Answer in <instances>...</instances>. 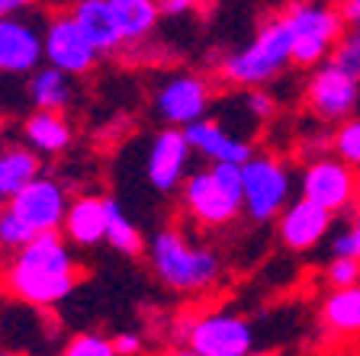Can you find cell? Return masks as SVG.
<instances>
[{
  "mask_svg": "<svg viewBox=\"0 0 360 356\" xmlns=\"http://www.w3.org/2000/svg\"><path fill=\"white\" fill-rule=\"evenodd\" d=\"M148 267L161 286L171 292H206L222 276V260L212 247H200L190 241L184 228H165L145 241Z\"/></svg>",
  "mask_w": 360,
  "mask_h": 356,
  "instance_id": "6da1fadb",
  "label": "cell"
},
{
  "mask_svg": "<svg viewBox=\"0 0 360 356\" xmlns=\"http://www.w3.org/2000/svg\"><path fill=\"white\" fill-rule=\"evenodd\" d=\"M187 216L202 228H225L241 216V164L216 161L190 171L180 183Z\"/></svg>",
  "mask_w": 360,
  "mask_h": 356,
  "instance_id": "7a4b0ae2",
  "label": "cell"
},
{
  "mask_svg": "<svg viewBox=\"0 0 360 356\" xmlns=\"http://www.w3.org/2000/svg\"><path fill=\"white\" fill-rule=\"evenodd\" d=\"M290 26H286L283 13L267 20L257 29V36L251 39L248 45L235 48L232 55H225L222 65H219V74H222L225 84L232 87H264V84L277 81L286 67L292 65L290 61Z\"/></svg>",
  "mask_w": 360,
  "mask_h": 356,
  "instance_id": "3957f363",
  "label": "cell"
},
{
  "mask_svg": "<svg viewBox=\"0 0 360 356\" xmlns=\"http://www.w3.org/2000/svg\"><path fill=\"white\" fill-rule=\"evenodd\" d=\"M290 26V61L302 71H312L315 65L328 61L331 48L345 36V13L341 7H331L325 0H300L283 13Z\"/></svg>",
  "mask_w": 360,
  "mask_h": 356,
  "instance_id": "277c9868",
  "label": "cell"
},
{
  "mask_svg": "<svg viewBox=\"0 0 360 356\" xmlns=\"http://www.w3.org/2000/svg\"><path fill=\"white\" fill-rule=\"evenodd\" d=\"M292 186L296 183L286 161L270 151H251L241 164V216L255 225L274 222L292 199Z\"/></svg>",
  "mask_w": 360,
  "mask_h": 356,
  "instance_id": "5b68a950",
  "label": "cell"
},
{
  "mask_svg": "<svg viewBox=\"0 0 360 356\" xmlns=\"http://www.w3.org/2000/svg\"><path fill=\"white\" fill-rule=\"evenodd\" d=\"M177 341L193 356H248L257 347L255 324L229 312H206L187 318L177 331Z\"/></svg>",
  "mask_w": 360,
  "mask_h": 356,
  "instance_id": "8992f818",
  "label": "cell"
},
{
  "mask_svg": "<svg viewBox=\"0 0 360 356\" xmlns=\"http://www.w3.org/2000/svg\"><path fill=\"white\" fill-rule=\"evenodd\" d=\"M300 196L319 202L322 209L341 216V212H351L354 202L360 199V173L357 167L345 164L341 157L319 154L302 167L300 173Z\"/></svg>",
  "mask_w": 360,
  "mask_h": 356,
  "instance_id": "52a82bcc",
  "label": "cell"
},
{
  "mask_svg": "<svg viewBox=\"0 0 360 356\" xmlns=\"http://www.w3.org/2000/svg\"><path fill=\"white\" fill-rule=\"evenodd\" d=\"M306 97L315 119L341 122V119L354 116V110L360 106V81L347 71H341L335 61H322V65L312 67Z\"/></svg>",
  "mask_w": 360,
  "mask_h": 356,
  "instance_id": "ba28073f",
  "label": "cell"
},
{
  "mask_svg": "<svg viewBox=\"0 0 360 356\" xmlns=\"http://www.w3.org/2000/svg\"><path fill=\"white\" fill-rule=\"evenodd\" d=\"M42 45H45V61L61 67L71 77L90 74L100 61V52L90 45V39L81 32L71 13H55L45 20L42 29Z\"/></svg>",
  "mask_w": 360,
  "mask_h": 356,
  "instance_id": "9c48e42d",
  "label": "cell"
},
{
  "mask_svg": "<svg viewBox=\"0 0 360 356\" xmlns=\"http://www.w3.org/2000/svg\"><path fill=\"white\" fill-rule=\"evenodd\" d=\"M193 148L180 126H167L151 138L148 157H145V180L155 193H177L180 183L190 173Z\"/></svg>",
  "mask_w": 360,
  "mask_h": 356,
  "instance_id": "30bf717a",
  "label": "cell"
},
{
  "mask_svg": "<svg viewBox=\"0 0 360 356\" xmlns=\"http://www.w3.org/2000/svg\"><path fill=\"white\" fill-rule=\"evenodd\" d=\"M68 190L58 183L55 177H32L30 183L16 190L7 199V209H13L22 222L30 225L32 231H61V222H65L68 212Z\"/></svg>",
  "mask_w": 360,
  "mask_h": 356,
  "instance_id": "8fae6325",
  "label": "cell"
},
{
  "mask_svg": "<svg viewBox=\"0 0 360 356\" xmlns=\"http://www.w3.org/2000/svg\"><path fill=\"white\" fill-rule=\"evenodd\" d=\"M42 29L36 20L22 13L0 16V74H32L45 61Z\"/></svg>",
  "mask_w": 360,
  "mask_h": 356,
  "instance_id": "7c38bea8",
  "label": "cell"
},
{
  "mask_svg": "<svg viewBox=\"0 0 360 356\" xmlns=\"http://www.w3.org/2000/svg\"><path fill=\"white\" fill-rule=\"evenodd\" d=\"M212 87L196 74H174L167 77L155 93V112L167 126H190L196 119L210 116Z\"/></svg>",
  "mask_w": 360,
  "mask_h": 356,
  "instance_id": "4fadbf2b",
  "label": "cell"
},
{
  "mask_svg": "<svg viewBox=\"0 0 360 356\" xmlns=\"http://www.w3.org/2000/svg\"><path fill=\"white\" fill-rule=\"evenodd\" d=\"M331 225H335V212H328L319 202L300 196V199L286 202L283 212L277 216V237L283 247H290L296 253H306L331 235Z\"/></svg>",
  "mask_w": 360,
  "mask_h": 356,
  "instance_id": "5bb4252c",
  "label": "cell"
},
{
  "mask_svg": "<svg viewBox=\"0 0 360 356\" xmlns=\"http://www.w3.org/2000/svg\"><path fill=\"white\" fill-rule=\"evenodd\" d=\"M4 286L20 302L36 305V308H52L75 292L77 273H45V270H32L10 260L4 270Z\"/></svg>",
  "mask_w": 360,
  "mask_h": 356,
  "instance_id": "9a60e30c",
  "label": "cell"
},
{
  "mask_svg": "<svg viewBox=\"0 0 360 356\" xmlns=\"http://www.w3.org/2000/svg\"><path fill=\"white\" fill-rule=\"evenodd\" d=\"M184 135H187L193 154L206 157L210 164H216V161L245 164L248 157H251V151H255L248 138H241V135L232 132L225 122L210 119V116H202V119H196V122H190V126H184Z\"/></svg>",
  "mask_w": 360,
  "mask_h": 356,
  "instance_id": "2e32d148",
  "label": "cell"
},
{
  "mask_svg": "<svg viewBox=\"0 0 360 356\" xmlns=\"http://www.w3.org/2000/svg\"><path fill=\"white\" fill-rule=\"evenodd\" d=\"M68 13L75 16L81 32L90 39V45L100 55H116L126 48V39H122L120 26H116L110 0H75Z\"/></svg>",
  "mask_w": 360,
  "mask_h": 356,
  "instance_id": "e0dca14e",
  "label": "cell"
},
{
  "mask_svg": "<svg viewBox=\"0 0 360 356\" xmlns=\"http://www.w3.org/2000/svg\"><path fill=\"white\" fill-rule=\"evenodd\" d=\"M61 235L71 247H97L106 241V196H77L68 202Z\"/></svg>",
  "mask_w": 360,
  "mask_h": 356,
  "instance_id": "ac0fdd59",
  "label": "cell"
},
{
  "mask_svg": "<svg viewBox=\"0 0 360 356\" xmlns=\"http://www.w3.org/2000/svg\"><path fill=\"white\" fill-rule=\"evenodd\" d=\"M319 321L331 341H360V282L331 289L319 308Z\"/></svg>",
  "mask_w": 360,
  "mask_h": 356,
  "instance_id": "d6986e66",
  "label": "cell"
},
{
  "mask_svg": "<svg viewBox=\"0 0 360 356\" xmlns=\"http://www.w3.org/2000/svg\"><path fill=\"white\" fill-rule=\"evenodd\" d=\"M22 138L32 151H39L42 157H55L61 151L71 148L75 141V128L65 119V112L58 110H36L26 116L22 122Z\"/></svg>",
  "mask_w": 360,
  "mask_h": 356,
  "instance_id": "ffe728a7",
  "label": "cell"
},
{
  "mask_svg": "<svg viewBox=\"0 0 360 356\" xmlns=\"http://www.w3.org/2000/svg\"><path fill=\"white\" fill-rule=\"evenodd\" d=\"M16 263L32 270H45V273H77L75 253H71V241L58 231H39L26 247L13 253Z\"/></svg>",
  "mask_w": 360,
  "mask_h": 356,
  "instance_id": "44dd1931",
  "label": "cell"
},
{
  "mask_svg": "<svg viewBox=\"0 0 360 356\" xmlns=\"http://www.w3.org/2000/svg\"><path fill=\"white\" fill-rule=\"evenodd\" d=\"M26 93H30V103L36 106V110L65 112L68 106H71V100H75V84H71V74H65L61 67L42 61L30 74V90H26Z\"/></svg>",
  "mask_w": 360,
  "mask_h": 356,
  "instance_id": "7402d4cb",
  "label": "cell"
},
{
  "mask_svg": "<svg viewBox=\"0 0 360 356\" xmlns=\"http://www.w3.org/2000/svg\"><path fill=\"white\" fill-rule=\"evenodd\" d=\"M39 173H42V154L32 151L30 145L0 148V196L4 199H10L16 190H22Z\"/></svg>",
  "mask_w": 360,
  "mask_h": 356,
  "instance_id": "603a6c76",
  "label": "cell"
},
{
  "mask_svg": "<svg viewBox=\"0 0 360 356\" xmlns=\"http://www.w3.org/2000/svg\"><path fill=\"white\" fill-rule=\"evenodd\" d=\"M116 26H120L126 45L145 42L155 32L158 20H161V7L158 0H110Z\"/></svg>",
  "mask_w": 360,
  "mask_h": 356,
  "instance_id": "cb8c5ba5",
  "label": "cell"
},
{
  "mask_svg": "<svg viewBox=\"0 0 360 356\" xmlns=\"http://www.w3.org/2000/svg\"><path fill=\"white\" fill-rule=\"evenodd\" d=\"M106 244L112 251L126 253V257H139L145 253V237L135 228V222L120 209V202L106 199Z\"/></svg>",
  "mask_w": 360,
  "mask_h": 356,
  "instance_id": "d4e9b609",
  "label": "cell"
},
{
  "mask_svg": "<svg viewBox=\"0 0 360 356\" xmlns=\"http://www.w3.org/2000/svg\"><path fill=\"white\" fill-rule=\"evenodd\" d=\"M331 154L360 171V116H347V119H341V122H335Z\"/></svg>",
  "mask_w": 360,
  "mask_h": 356,
  "instance_id": "484cf974",
  "label": "cell"
},
{
  "mask_svg": "<svg viewBox=\"0 0 360 356\" xmlns=\"http://www.w3.org/2000/svg\"><path fill=\"white\" fill-rule=\"evenodd\" d=\"M32 237H36V231L22 222L13 209H7V206L0 209V247H4V251L16 253L20 247L30 244Z\"/></svg>",
  "mask_w": 360,
  "mask_h": 356,
  "instance_id": "4316f807",
  "label": "cell"
},
{
  "mask_svg": "<svg viewBox=\"0 0 360 356\" xmlns=\"http://www.w3.org/2000/svg\"><path fill=\"white\" fill-rule=\"evenodd\" d=\"M328 61H335L341 71H347L351 77H357L360 81V32L351 29L345 32V36L335 42V48H331Z\"/></svg>",
  "mask_w": 360,
  "mask_h": 356,
  "instance_id": "83f0119b",
  "label": "cell"
},
{
  "mask_svg": "<svg viewBox=\"0 0 360 356\" xmlns=\"http://www.w3.org/2000/svg\"><path fill=\"white\" fill-rule=\"evenodd\" d=\"M325 282H328V289L357 286V282H360V260H354V257H331V263L325 267Z\"/></svg>",
  "mask_w": 360,
  "mask_h": 356,
  "instance_id": "f1b7e54d",
  "label": "cell"
},
{
  "mask_svg": "<svg viewBox=\"0 0 360 356\" xmlns=\"http://www.w3.org/2000/svg\"><path fill=\"white\" fill-rule=\"evenodd\" d=\"M65 356H116L112 337L103 334H75L65 343Z\"/></svg>",
  "mask_w": 360,
  "mask_h": 356,
  "instance_id": "f546056e",
  "label": "cell"
},
{
  "mask_svg": "<svg viewBox=\"0 0 360 356\" xmlns=\"http://www.w3.org/2000/svg\"><path fill=\"white\" fill-rule=\"evenodd\" d=\"M331 241H328V251H331V257H354V260H360V231L354 228L351 222L345 225V228H338L335 235H328Z\"/></svg>",
  "mask_w": 360,
  "mask_h": 356,
  "instance_id": "4dcf8cb0",
  "label": "cell"
},
{
  "mask_svg": "<svg viewBox=\"0 0 360 356\" xmlns=\"http://www.w3.org/2000/svg\"><path fill=\"white\" fill-rule=\"evenodd\" d=\"M245 110L251 112L257 122H264V119H270L274 112H277V100L270 97L264 87H248V93H245Z\"/></svg>",
  "mask_w": 360,
  "mask_h": 356,
  "instance_id": "1f68e13d",
  "label": "cell"
},
{
  "mask_svg": "<svg viewBox=\"0 0 360 356\" xmlns=\"http://www.w3.org/2000/svg\"><path fill=\"white\" fill-rule=\"evenodd\" d=\"M142 350H145V343L135 331H122V334L112 337V353L116 356H135V353H142Z\"/></svg>",
  "mask_w": 360,
  "mask_h": 356,
  "instance_id": "d6a6232c",
  "label": "cell"
},
{
  "mask_svg": "<svg viewBox=\"0 0 360 356\" xmlns=\"http://www.w3.org/2000/svg\"><path fill=\"white\" fill-rule=\"evenodd\" d=\"M161 7V16H180V13H190L196 7V0H158Z\"/></svg>",
  "mask_w": 360,
  "mask_h": 356,
  "instance_id": "836d02e7",
  "label": "cell"
},
{
  "mask_svg": "<svg viewBox=\"0 0 360 356\" xmlns=\"http://www.w3.org/2000/svg\"><path fill=\"white\" fill-rule=\"evenodd\" d=\"M39 0H0V16H13V13H26L30 7H36Z\"/></svg>",
  "mask_w": 360,
  "mask_h": 356,
  "instance_id": "e575fe53",
  "label": "cell"
},
{
  "mask_svg": "<svg viewBox=\"0 0 360 356\" xmlns=\"http://www.w3.org/2000/svg\"><path fill=\"white\" fill-rule=\"evenodd\" d=\"M341 13L347 22H354L360 16V0H341Z\"/></svg>",
  "mask_w": 360,
  "mask_h": 356,
  "instance_id": "d590c367",
  "label": "cell"
},
{
  "mask_svg": "<svg viewBox=\"0 0 360 356\" xmlns=\"http://www.w3.org/2000/svg\"><path fill=\"white\" fill-rule=\"evenodd\" d=\"M351 225H354V228L360 231V199L354 202V209H351Z\"/></svg>",
  "mask_w": 360,
  "mask_h": 356,
  "instance_id": "8d00e7d4",
  "label": "cell"
},
{
  "mask_svg": "<svg viewBox=\"0 0 360 356\" xmlns=\"http://www.w3.org/2000/svg\"><path fill=\"white\" fill-rule=\"evenodd\" d=\"M351 26H354V29H357V32H360V16H357V20H354V22H351Z\"/></svg>",
  "mask_w": 360,
  "mask_h": 356,
  "instance_id": "74e56055",
  "label": "cell"
},
{
  "mask_svg": "<svg viewBox=\"0 0 360 356\" xmlns=\"http://www.w3.org/2000/svg\"><path fill=\"white\" fill-rule=\"evenodd\" d=\"M4 206H7V199H4V196H0V209H4Z\"/></svg>",
  "mask_w": 360,
  "mask_h": 356,
  "instance_id": "f35d334b",
  "label": "cell"
}]
</instances>
